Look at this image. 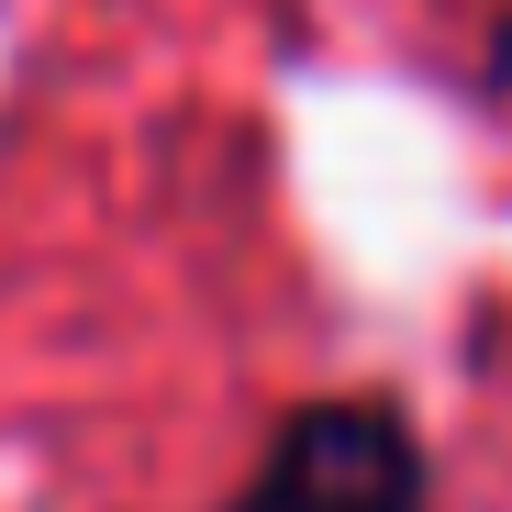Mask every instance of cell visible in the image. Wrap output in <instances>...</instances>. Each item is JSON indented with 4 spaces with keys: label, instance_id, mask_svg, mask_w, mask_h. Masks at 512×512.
<instances>
[{
    "label": "cell",
    "instance_id": "obj_1",
    "mask_svg": "<svg viewBox=\"0 0 512 512\" xmlns=\"http://www.w3.org/2000/svg\"><path fill=\"white\" fill-rule=\"evenodd\" d=\"M435 435L379 379H334L268 412L256 457L212 512H435Z\"/></svg>",
    "mask_w": 512,
    "mask_h": 512
},
{
    "label": "cell",
    "instance_id": "obj_2",
    "mask_svg": "<svg viewBox=\"0 0 512 512\" xmlns=\"http://www.w3.org/2000/svg\"><path fill=\"white\" fill-rule=\"evenodd\" d=\"M479 90H501V101H512V0H501L490 34H479Z\"/></svg>",
    "mask_w": 512,
    "mask_h": 512
}]
</instances>
